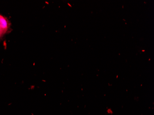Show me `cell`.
<instances>
[{
	"mask_svg": "<svg viewBox=\"0 0 154 115\" xmlns=\"http://www.w3.org/2000/svg\"><path fill=\"white\" fill-rule=\"evenodd\" d=\"M0 16H1V15H0Z\"/></svg>",
	"mask_w": 154,
	"mask_h": 115,
	"instance_id": "cell-3",
	"label": "cell"
},
{
	"mask_svg": "<svg viewBox=\"0 0 154 115\" xmlns=\"http://www.w3.org/2000/svg\"><path fill=\"white\" fill-rule=\"evenodd\" d=\"M5 32L3 31L2 29L1 28V27H0V36H1V35H3Z\"/></svg>",
	"mask_w": 154,
	"mask_h": 115,
	"instance_id": "cell-2",
	"label": "cell"
},
{
	"mask_svg": "<svg viewBox=\"0 0 154 115\" xmlns=\"http://www.w3.org/2000/svg\"><path fill=\"white\" fill-rule=\"evenodd\" d=\"M0 27L5 32L7 31L9 28L8 21L2 16H0Z\"/></svg>",
	"mask_w": 154,
	"mask_h": 115,
	"instance_id": "cell-1",
	"label": "cell"
}]
</instances>
